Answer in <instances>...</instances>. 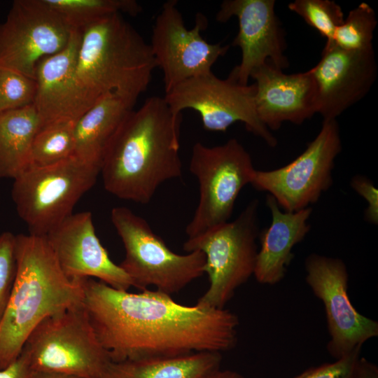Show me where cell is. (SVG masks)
Here are the masks:
<instances>
[{"label": "cell", "instance_id": "6da1fadb", "mask_svg": "<svg viewBox=\"0 0 378 378\" xmlns=\"http://www.w3.org/2000/svg\"><path fill=\"white\" fill-rule=\"evenodd\" d=\"M83 288L84 307L113 362L221 354L237 344L239 318L227 309L186 306L157 290L130 293L92 278Z\"/></svg>", "mask_w": 378, "mask_h": 378}, {"label": "cell", "instance_id": "7a4b0ae2", "mask_svg": "<svg viewBox=\"0 0 378 378\" xmlns=\"http://www.w3.org/2000/svg\"><path fill=\"white\" fill-rule=\"evenodd\" d=\"M163 97H148L126 116L104 154L105 190L119 199L148 203L164 182L180 178V125Z\"/></svg>", "mask_w": 378, "mask_h": 378}, {"label": "cell", "instance_id": "3957f363", "mask_svg": "<svg viewBox=\"0 0 378 378\" xmlns=\"http://www.w3.org/2000/svg\"><path fill=\"white\" fill-rule=\"evenodd\" d=\"M17 274L0 322V369L20 356L43 319L83 303V279L63 272L45 236L15 235Z\"/></svg>", "mask_w": 378, "mask_h": 378}, {"label": "cell", "instance_id": "277c9868", "mask_svg": "<svg viewBox=\"0 0 378 378\" xmlns=\"http://www.w3.org/2000/svg\"><path fill=\"white\" fill-rule=\"evenodd\" d=\"M155 67L150 44L121 13L81 30L75 77L88 109L108 93L134 105Z\"/></svg>", "mask_w": 378, "mask_h": 378}, {"label": "cell", "instance_id": "5b68a950", "mask_svg": "<svg viewBox=\"0 0 378 378\" xmlns=\"http://www.w3.org/2000/svg\"><path fill=\"white\" fill-rule=\"evenodd\" d=\"M100 173V164L76 155L50 165L25 169L13 179L11 195L29 234L46 236L71 215Z\"/></svg>", "mask_w": 378, "mask_h": 378}, {"label": "cell", "instance_id": "8992f818", "mask_svg": "<svg viewBox=\"0 0 378 378\" xmlns=\"http://www.w3.org/2000/svg\"><path fill=\"white\" fill-rule=\"evenodd\" d=\"M259 202L251 200L236 219L199 236L188 238L183 248L200 251L205 255L204 273L209 286L196 305L224 309L235 290L253 275L259 235Z\"/></svg>", "mask_w": 378, "mask_h": 378}, {"label": "cell", "instance_id": "52a82bcc", "mask_svg": "<svg viewBox=\"0 0 378 378\" xmlns=\"http://www.w3.org/2000/svg\"><path fill=\"white\" fill-rule=\"evenodd\" d=\"M111 219L125 251L119 266L131 279L134 287L143 290L153 286L157 290L171 295L203 275V252L174 253L144 218L129 208H113Z\"/></svg>", "mask_w": 378, "mask_h": 378}, {"label": "cell", "instance_id": "ba28073f", "mask_svg": "<svg viewBox=\"0 0 378 378\" xmlns=\"http://www.w3.org/2000/svg\"><path fill=\"white\" fill-rule=\"evenodd\" d=\"M23 349L33 371L102 378L111 361L99 342L83 303L46 318Z\"/></svg>", "mask_w": 378, "mask_h": 378}, {"label": "cell", "instance_id": "9c48e42d", "mask_svg": "<svg viewBox=\"0 0 378 378\" xmlns=\"http://www.w3.org/2000/svg\"><path fill=\"white\" fill-rule=\"evenodd\" d=\"M199 184V200L186 228L188 238L202 234L229 221L241 189L255 171L248 152L236 139L208 146L194 144L189 164Z\"/></svg>", "mask_w": 378, "mask_h": 378}, {"label": "cell", "instance_id": "30bf717a", "mask_svg": "<svg viewBox=\"0 0 378 378\" xmlns=\"http://www.w3.org/2000/svg\"><path fill=\"white\" fill-rule=\"evenodd\" d=\"M341 150L337 120H323L317 136L298 158L274 170L255 169L250 184L268 192L284 211L304 209L332 186L335 160Z\"/></svg>", "mask_w": 378, "mask_h": 378}, {"label": "cell", "instance_id": "8fae6325", "mask_svg": "<svg viewBox=\"0 0 378 378\" xmlns=\"http://www.w3.org/2000/svg\"><path fill=\"white\" fill-rule=\"evenodd\" d=\"M254 94L253 84L241 85L229 77L221 79L211 71L183 81L163 98L176 115L187 108L198 112L206 130L225 132L241 122L248 131L274 147L276 138L257 115Z\"/></svg>", "mask_w": 378, "mask_h": 378}, {"label": "cell", "instance_id": "7c38bea8", "mask_svg": "<svg viewBox=\"0 0 378 378\" xmlns=\"http://www.w3.org/2000/svg\"><path fill=\"white\" fill-rule=\"evenodd\" d=\"M72 30L45 0H15L0 24V66L35 79L38 63L62 50Z\"/></svg>", "mask_w": 378, "mask_h": 378}, {"label": "cell", "instance_id": "4fadbf2b", "mask_svg": "<svg viewBox=\"0 0 378 378\" xmlns=\"http://www.w3.org/2000/svg\"><path fill=\"white\" fill-rule=\"evenodd\" d=\"M206 20L202 15L188 29L175 0L167 1L157 15L150 44L157 67L163 72L165 93L189 78L211 71L229 46L210 43L202 36Z\"/></svg>", "mask_w": 378, "mask_h": 378}, {"label": "cell", "instance_id": "5bb4252c", "mask_svg": "<svg viewBox=\"0 0 378 378\" xmlns=\"http://www.w3.org/2000/svg\"><path fill=\"white\" fill-rule=\"evenodd\" d=\"M304 267L307 285L324 305L330 355L339 359L378 336L377 321L360 314L349 298V274L342 260L312 253Z\"/></svg>", "mask_w": 378, "mask_h": 378}, {"label": "cell", "instance_id": "9a60e30c", "mask_svg": "<svg viewBox=\"0 0 378 378\" xmlns=\"http://www.w3.org/2000/svg\"><path fill=\"white\" fill-rule=\"evenodd\" d=\"M274 0H225L216 19L225 22L237 18L239 30L232 45L239 47L241 59L228 76L248 85L253 70L269 62L284 70L289 65L285 55V31L275 13Z\"/></svg>", "mask_w": 378, "mask_h": 378}, {"label": "cell", "instance_id": "2e32d148", "mask_svg": "<svg viewBox=\"0 0 378 378\" xmlns=\"http://www.w3.org/2000/svg\"><path fill=\"white\" fill-rule=\"evenodd\" d=\"M316 88L317 113L323 120L338 116L364 98L375 82L374 49L350 51L326 43L321 59L309 69Z\"/></svg>", "mask_w": 378, "mask_h": 378}, {"label": "cell", "instance_id": "e0dca14e", "mask_svg": "<svg viewBox=\"0 0 378 378\" xmlns=\"http://www.w3.org/2000/svg\"><path fill=\"white\" fill-rule=\"evenodd\" d=\"M46 238L63 272L70 279H97L122 290L134 286L109 257L96 234L90 211L72 214Z\"/></svg>", "mask_w": 378, "mask_h": 378}, {"label": "cell", "instance_id": "ac0fdd59", "mask_svg": "<svg viewBox=\"0 0 378 378\" xmlns=\"http://www.w3.org/2000/svg\"><path fill=\"white\" fill-rule=\"evenodd\" d=\"M250 78L255 80L257 115L270 131L285 122L300 125L317 113L316 84L309 70L287 74L267 62Z\"/></svg>", "mask_w": 378, "mask_h": 378}, {"label": "cell", "instance_id": "d6986e66", "mask_svg": "<svg viewBox=\"0 0 378 378\" xmlns=\"http://www.w3.org/2000/svg\"><path fill=\"white\" fill-rule=\"evenodd\" d=\"M80 36V30L73 29L62 50L42 59L37 64L33 104L41 119V127L62 120L76 121L88 110L75 77Z\"/></svg>", "mask_w": 378, "mask_h": 378}, {"label": "cell", "instance_id": "ffe728a7", "mask_svg": "<svg viewBox=\"0 0 378 378\" xmlns=\"http://www.w3.org/2000/svg\"><path fill=\"white\" fill-rule=\"evenodd\" d=\"M266 204L271 211L272 222L260 234V248L253 275L260 284L274 285L286 275L294 257L293 248L303 240L310 230L307 221L312 209L282 211L271 195H267Z\"/></svg>", "mask_w": 378, "mask_h": 378}, {"label": "cell", "instance_id": "44dd1931", "mask_svg": "<svg viewBox=\"0 0 378 378\" xmlns=\"http://www.w3.org/2000/svg\"><path fill=\"white\" fill-rule=\"evenodd\" d=\"M134 105L113 93L98 99L76 121L74 154L101 165L106 150Z\"/></svg>", "mask_w": 378, "mask_h": 378}, {"label": "cell", "instance_id": "7402d4cb", "mask_svg": "<svg viewBox=\"0 0 378 378\" xmlns=\"http://www.w3.org/2000/svg\"><path fill=\"white\" fill-rule=\"evenodd\" d=\"M220 353L195 352L173 357L111 361L102 378H201L220 368Z\"/></svg>", "mask_w": 378, "mask_h": 378}, {"label": "cell", "instance_id": "603a6c76", "mask_svg": "<svg viewBox=\"0 0 378 378\" xmlns=\"http://www.w3.org/2000/svg\"><path fill=\"white\" fill-rule=\"evenodd\" d=\"M41 126L34 104L0 113V178L14 179L27 169Z\"/></svg>", "mask_w": 378, "mask_h": 378}, {"label": "cell", "instance_id": "cb8c5ba5", "mask_svg": "<svg viewBox=\"0 0 378 378\" xmlns=\"http://www.w3.org/2000/svg\"><path fill=\"white\" fill-rule=\"evenodd\" d=\"M71 29L84 28L115 13L139 15L142 7L134 0H45Z\"/></svg>", "mask_w": 378, "mask_h": 378}, {"label": "cell", "instance_id": "d4e9b609", "mask_svg": "<svg viewBox=\"0 0 378 378\" xmlns=\"http://www.w3.org/2000/svg\"><path fill=\"white\" fill-rule=\"evenodd\" d=\"M75 123L62 120L41 127L31 144L28 167L48 166L73 155Z\"/></svg>", "mask_w": 378, "mask_h": 378}, {"label": "cell", "instance_id": "484cf974", "mask_svg": "<svg viewBox=\"0 0 378 378\" xmlns=\"http://www.w3.org/2000/svg\"><path fill=\"white\" fill-rule=\"evenodd\" d=\"M373 8L361 3L349 11L346 19L336 29L331 42L336 46L350 51H364L373 48L372 39L377 27Z\"/></svg>", "mask_w": 378, "mask_h": 378}, {"label": "cell", "instance_id": "4316f807", "mask_svg": "<svg viewBox=\"0 0 378 378\" xmlns=\"http://www.w3.org/2000/svg\"><path fill=\"white\" fill-rule=\"evenodd\" d=\"M288 7L326 38V42L332 41L336 29L344 20L342 8L332 0H295Z\"/></svg>", "mask_w": 378, "mask_h": 378}, {"label": "cell", "instance_id": "83f0119b", "mask_svg": "<svg viewBox=\"0 0 378 378\" xmlns=\"http://www.w3.org/2000/svg\"><path fill=\"white\" fill-rule=\"evenodd\" d=\"M35 79L0 66V113L34 104Z\"/></svg>", "mask_w": 378, "mask_h": 378}, {"label": "cell", "instance_id": "f1b7e54d", "mask_svg": "<svg viewBox=\"0 0 378 378\" xmlns=\"http://www.w3.org/2000/svg\"><path fill=\"white\" fill-rule=\"evenodd\" d=\"M17 274L15 235L0 234V322L6 309Z\"/></svg>", "mask_w": 378, "mask_h": 378}, {"label": "cell", "instance_id": "f546056e", "mask_svg": "<svg viewBox=\"0 0 378 378\" xmlns=\"http://www.w3.org/2000/svg\"><path fill=\"white\" fill-rule=\"evenodd\" d=\"M362 346L333 363H323L304 370L295 378H355Z\"/></svg>", "mask_w": 378, "mask_h": 378}, {"label": "cell", "instance_id": "4dcf8cb0", "mask_svg": "<svg viewBox=\"0 0 378 378\" xmlns=\"http://www.w3.org/2000/svg\"><path fill=\"white\" fill-rule=\"evenodd\" d=\"M351 186L360 195L363 197L368 207L365 212V218L369 223H378V191L370 179L363 176H356L352 178Z\"/></svg>", "mask_w": 378, "mask_h": 378}, {"label": "cell", "instance_id": "1f68e13d", "mask_svg": "<svg viewBox=\"0 0 378 378\" xmlns=\"http://www.w3.org/2000/svg\"><path fill=\"white\" fill-rule=\"evenodd\" d=\"M33 370L27 352L22 349L18 358L4 369H0V378H29Z\"/></svg>", "mask_w": 378, "mask_h": 378}, {"label": "cell", "instance_id": "d6a6232c", "mask_svg": "<svg viewBox=\"0 0 378 378\" xmlns=\"http://www.w3.org/2000/svg\"><path fill=\"white\" fill-rule=\"evenodd\" d=\"M355 378H378V368L365 358L360 357L357 364Z\"/></svg>", "mask_w": 378, "mask_h": 378}, {"label": "cell", "instance_id": "836d02e7", "mask_svg": "<svg viewBox=\"0 0 378 378\" xmlns=\"http://www.w3.org/2000/svg\"><path fill=\"white\" fill-rule=\"evenodd\" d=\"M201 378H244L239 372L231 370H214Z\"/></svg>", "mask_w": 378, "mask_h": 378}, {"label": "cell", "instance_id": "e575fe53", "mask_svg": "<svg viewBox=\"0 0 378 378\" xmlns=\"http://www.w3.org/2000/svg\"><path fill=\"white\" fill-rule=\"evenodd\" d=\"M29 378H78L74 376H71L64 374L42 372V371H33Z\"/></svg>", "mask_w": 378, "mask_h": 378}]
</instances>
